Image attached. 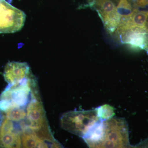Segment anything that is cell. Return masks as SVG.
<instances>
[{
	"label": "cell",
	"mask_w": 148,
	"mask_h": 148,
	"mask_svg": "<svg viewBox=\"0 0 148 148\" xmlns=\"http://www.w3.org/2000/svg\"><path fill=\"white\" fill-rule=\"evenodd\" d=\"M137 5L139 7H145L148 5V0H138Z\"/></svg>",
	"instance_id": "cell-10"
},
{
	"label": "cell",
	"mask_w": 148,
	"mask_h": 148,
	"mask_svg": "<svg viewBox=\"0 0 148 148\" xmlns=\"http://www.w3.org/2000/svg\"><path fill=\"white\" fill-rule=\"evenodd\" d=\"M100 120L96 108L91 110L67 112L61 117V123L63 129L83 138Z\"/></svg>",
	"instance_id": "cell-2"
},
{
	"label": "cell",
	"mask_w": 148,
	"mask_h": 148,
	"mask_svg": "<svg viewBox=\"0 0 148 148\" xmlns=\"http://www.w3.org/2000/svg\"><path fill=\"white\" fill-rule=\"evenodd\" d=\"M94 3L107 30L113 32L118 27L121 16L110 0H94Z\"/></svg>",
	"instance_id": "cell-4"
},
{
	"label": "cell",
	"mask_w": 148,
	"mask_h": 148,
	"mask_svg": "<svg viewBox=\"0 0 148 148\" xmlns=\"http://www.w3.org/2000/svg\"><path fill=\"white\" fill-rule=\"evenodd\" d=\"M147 28H135L128 29L120 34L123 42L133 47L143 49L147 42Z\"/></svg>",
	"instance_id": "cell-7"
},
{
	"label": "cell",
	"mask_w": 148,
	"mask_h": 148,
	"mask_svg": "<svg viewBox=\"0 0 148 148\" xmlns=\"http://www.w3.org/2000/svg\"><path fill=\"white\" fill-rule=\"evenodd\" d=\"M32 74L30 67L27 63L12 61L6 65L3 77L8 85H11L21 82Z\"/></svg>",
	"instance_id": "cell-5"
},
{
	"label": "cell",
	"mask_w": 148,
	"mask_h": 148,
	"mask_svg": "<svg viewBox=\"0 0 148 148\" xmlns=\"http://www.w3.org/2000/svg\"><path fill=\"white\" fill-rule=\"evenodd\" d=\"M90 148H127L130 147L127 125L121 118L100 120L87 135Z\"/></svg>",
	"instance_id": "cell-1"
},
{
	"label": "cell",
	"mask_w": 148,
	"mask_h": 148,
	"mask_svg": "<svg viewBox=\"0 0 148 148\" xmlns=\"http://www.w3.org/2000/svg\"><path fill=\"white\" fill-rule=\"evenodd\" d=\"M116 8L118 12L121 17L129 16L133 10L127 0H120Z\"/></svg>",
	"instance_id": "cell-8"
},
{
	"label": "cell",
	"mask_w": 148,
	"mask_h": 148,
	"mask_svg": "<svg viewBox=\"0 0 148 148\" xmlns=\"http://www.w3.org/2000/svg\"><path fill=\"white\" fill-rule=\"evenodd\" d=\"M98 115L100 119L106 120L112 117L114 113V109L108 105H104L97 108Z\"/></svg>",
	"instance_id": "cell-9"
},
{
	"label": "cell",
	"mask_w": 148,
	"mask_h": 148,
	"mask_svg": "<svg viewBox=\"0 0 148 148\" xmlns=\"http://www.w3.org/2000/svg\"><path fill=\"white\" fill-rule=\"evenodd\" d=\"M148 21V11L133 10L132 14L127 17H121L118 32L119 34L128 29L135 28H147Z\"/></svg>",
	"instance_id": "cell-6"
},
{
	"label": "cell",
	"mask_w": 148,
	"mask_h": 148,
	"mask_svg": "<svg viewBox=\"0 0 148 148\" xmlns=\"http://www.w3.org/2000/svg\"><path fill=\"white\" fill-rule=\"evenodd\" d=\"M26 15L5 0H0V34L18 32L24 26Z\"/></svg>",
	"instance_id": "cell-3"
}]
</instances>
